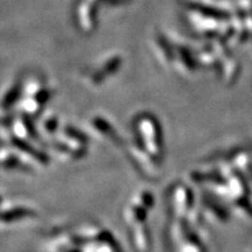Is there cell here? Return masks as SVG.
<instances>
[{"mask_svg": "<svg viewBox=\"0 0 252 252\" xmlns=\"http://www.w3.org/2000/svg\"><path fill=\"white\" fill-rule=\"evenodd\" d=\"M203 209H205V216L208 217L209 220H215L217 223H225L229 220V213L224 208L220 207L217 202L214 200L209 199V197H203L202 201Z\"/></svg>", "mask_w": 252, "mask_h": 252, "instance_id": "obj_2", "label": "cell"}, {"mask_svg": "<svg viewBox=\"0 0 252 252\" xmlns=\"http://www.w3.org/2000/svg\"><path fill=\"white\" fill-rule=\"evenodd\" d=\"M172 197H173V207L175 209V213L180 217H188L194 205V195L188 186L181 185V183L176 185Z\"/></svg>", "mask_w": 252, "mask_h": 252, "instance_id": "obj_1", "label": "cell"}]
</instances>
